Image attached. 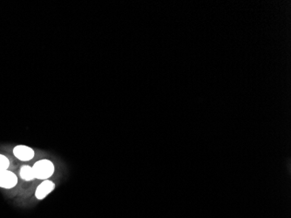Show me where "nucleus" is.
I'll return each instance as SVG.
<instances>
[{"instance_id":"nucleus-2","label":"nucleus","mask_w":291,"mask_h":218,"mask_svg":"<svg viewBox=\"0 0 291 218\" xmlns=\"http://www.w3.org/2000/svg\"><path fill=\"white\" fill-rule=\"evenodd\" d=\"M17 174L11 170L0 171V187L4 189H11L16 187L17 184Z\"/></svg>"},{"instance_id":"nucleus-6","label":"nucleus","mask_w":291,"mask_h":218,"mask_svg":"<svg viewBox=\"0 0 291 218\" xmlns=\"http://www.w3.org/2000/svg\"><path fill=\"white\" fill-rule=\"evenodd\" d=\"M9 167H10V160L8 157L0 154V171L8 170Z\"/></svg>"},{"instance_id":"nucleus-1","label":"nucleus","mask_w":291,"mask_h":218,"mask_svg":"<svg viewBox=\"0 0 291 218\" xmlns=\"http://www.w3.org/2000/svg\"><path fill=\"white\" fill-rule=\"evenodd\" d=\"M32 170L34 172L35 178L45 181L50 179L54 174L55 166L52 161L48 159H42L35 162L32 166Z\"/></svg>"},{"instance_id":"nucleus-3","label":"nucleus","mask_w":291,"mask_h":218,"mask_svg":"<svg viewBox=\"0 0 291 218\" xmlns=\"http://www.w3.org/2000/svg\"><path fill=\"white\" fill-rule=\"evenodd\" d=\"M13 152L14 156L21 161H31L35 156L34 149L26 145H17L14 147Z\"/></svg>"},{"instance_id":"nucleus-4","label":"nucleus","mask_w":291,"mask_h":218,"mask_svg":"<svg viewBox=\"0 0 291 218\" xmlns=\"http://www.w3.org/2000/svg\"><path fill=\"white\" fill-rule=\"evenodd\" d=\"M55 187H56L55 183L51 181L50 179L42 181V183H40L36 188L35 197L38 200H43L55 189Z\"/></svg>"},{"instance_id":"nucleus-5","label":"nucleus","mask_w":291,"mask_h":218,"mask_svg":"<svg viewBox=\"0 0 291 218\" xmlns=\"http://www.w3.org/2000/svg\"><path fill=\"white\" fill-rule=\"evenodd\" d=\"M19 176L22 180L26 182L33 181L35 178L34 172L32 170V167L29 165H23L19 170Z\"/></svg>"}]
</instances>
